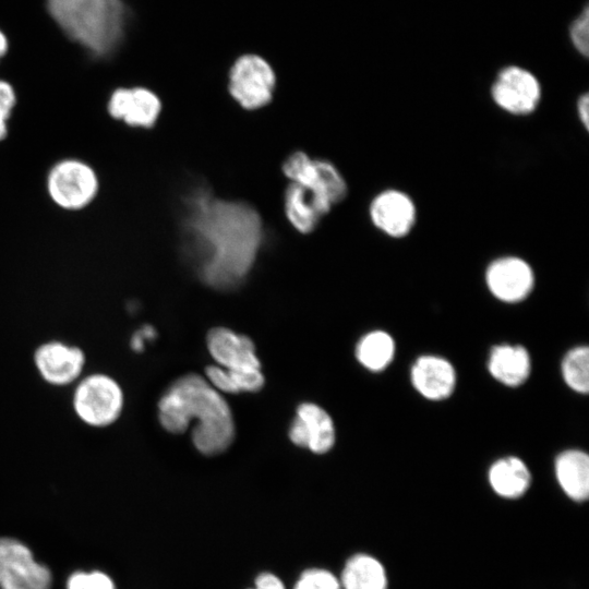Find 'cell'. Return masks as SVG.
<instances>
[{
  "label": "cell",
  "instance_id": "1",
  "mask_svg": "<svg viewBox=\"0 0 589 589\" xmlns=\"http://www.w3.org/2000/svg\"><path fill=\"white\" fill-rule=\"evenodd\" d=\"M183 233L197 274L208 286L230 289L252 268L263 239L262 220L249 204L201 188L184 202Z\"/></svg>",
  "mask_w": 589,
  "mask_h": 589
},
{
  "label": "cell",
  "instance_id": "2",
  "mask_svg": "<svg viewBox=\"0 0 589 589\" xmlns=\"http://www.w3.org/2000/svg\"><path fill=\"white\" fill-rule=\"evenodd\" d=\"M160 425L170 433H183L194 421L192 442L205 456L224 453L235 437L231 409L211 383L195 373L173 381L157 404Z\"/></svg>",
  "mask_w": 589,
  "mask_h": 589
},
{
  "label": "cell",
  "instance_id": "3",
  "mask_svg": "<svg viewBox=\"0 0 589 589\" xmlns=\"http://www.w3.org/2000/svg\"><path fill=\"white\" fill-rule=\"evenodd\" d=\"M48 14L72 41L95 57H108L122 41L127 8L122 0H45Z\"/></svg>",
  "mask_w": 589,
  "mask_h": 589
},
{
  "label": "cell",
  "instance_id": "4",
  "mask_svg": "<svg viewBox=\"0 0 589 589\" xmlns=\"http://www.w3.org/2000/svg\"><path fill=\"white\" fill-rule=\"evenodd\" d=\"M72 408L82 423L94 429L108 428L122 414L124 393L119 382L109 374H87L75 383Z\"/></svg>",
  "mask_w": 589,
  "mask_h": 589
},
{
  "label": "cell",
  "instance_id": "5",
  "mask_svg": "<svg viewBox=\"0 0 589 589\" xmlns=\"http://www.w3.org/2000/svg\"><path fill=\"white\" fill-rule=\"evenodd\" d=\"M276 84L269 63L257 55H243L229 73V93L243 108L253 110L266 106L273 98Z\"/></svg>",
  "mask_w": 589,
  "mask_h": 589
},
{
  "label": "cell",
  "instance_id": "6",
  "mask_svg": "<svg viewBox=\"0 0 589 589\" xmlns=\"http://www.w3.org/2000/svg\"><path fill=\"white\" fill-rule=\"evenodd\" d=\"M49 568L21 541L0 538V589H50Z\"/></svg>",
  "mask_w": 589,
  "mask_h": 589
},
{
  "label": "cell",
  "instance_id": "7",
  "mask_svg": "<svg viewBox=\"0 0 589 589\" xmlns=\"http://www.w3.org/2000/svg\"><path fill=\"white\" fill-rule=\"evenodd\" d=\"M47 182L50 197L65 209L83 208L92 202L98 190L94 170L75 159L62 160L55 165Z\"/></svg>",
  "mask_w": 589,
  "mask_h": 589
},
{
  "label": "cell",
  "instance_id": "8",
  "mask_svg": "<svg viewBox=\"0 0 589 589\" xmlns=\"http://www.w3.org/2000/svg\"><path fill=\"white\" fill-rule=\"evenodd\" d=\"M33 362L44 382L53 387H64L82 377L86 357L75 345L48 340L36 347Z\"/></svg>",
  "mask_w": 589,
  "mask_h": 589
},
{
  "label": "cell",
  "instance_id": "9",
  "mask_svg": "<svg viewBox=\"0 0 589 589\" xmlns=\"http://www.w3.org/2000/svg\"><path fill=\"white\" fill-rule=\"evenodd\" d=\"M283 171L291 182L322 192L333 204L344 200L347 194L346 181L332 163L313 159L303 152L289 155L284 161Z\"/></svg>",
  "mask_w": 589,
  "mask_h": 589
},
{
  "label": "cell",
  "instance_id": "10",
  "mask_svg": "<svg viewBox=\"0 0 589 589\" xmlns=\"http://www.w3.org/2000/svg\"><path fill=\"white\" fill-rule=\"evenodd\" d=\"M495 104L513 115L533 111L541 97L538 79L528 70L509 65L497 74L491 89Z\"/></svg>",
  "mask_w": 589,
  "mask_h": 589
},
{
  "label": "cell",
  "instance_id": "11",
  "mask_svg": "<svg viewBox=\"0 0 589 589\" xmlns=\"http://www.w3.org/2000/svg\"><path fill=\"white\" fill-rule=\"evenodd\" d=\"M288 435L292 444L316 455L329 452L336 440L333 419L325 409L313 402L298 406Z\"/></svg>",
  "mask_w": 589,
  "mask_h": 589
},
{
  "label": "cell",
  "instance_id": "12",
  "mask_svg": "<svg viewBox=\"0 0 589 589\" xmlns=\"http://www.w3.org/2000/svg\"><path fill=\"white\" fill-rule=\"evenodd\" d=\"M491 293L504 302H519L530 293L534 278L531 267L519 257L507 256L492 262L485 273Z\"/></svg>",
  "mask_w": 589,
  "mask_h": 589
},
{
  "label": "cell",
  "instance_id": "13",
  "mask_svg": "<svg viewBox=\"0 0 589 589\" xmlns=\"http://www.w3.org/2000/svg\"><path fill=\"white\" fill-rule=\"evenodd\" d=\"M211 357L217 365L228 370L261 369L253 341L227 327H214L206 336Z\"/></svg>",
  "mask_w": 589,
  "mask_h": 589
},
{
  "label": "cell",
  "instance_id": "14",
  "mask_svg": "<svg viewBox=\"0 0 589 589\" xmlns=\"http://www.w3.org/2000/svg\"><path fill=\"white\" fill-rule=\"evenodd\" d=\"M108 110L111 117L129 125L151 128L159 117L161 103L145 87H121L111 94Z\"/></svg>",
  "mask_w": 589,
  "mask_h": 589
},
{
  "label": "cell",
  "instance_id": "15",
  "mask_svg": "<svg viewBox=\"0 0 589 589\" xmlns=\"http://www.w3.org/2000/svg\"><path fill=\"white\" fill-rule=\"evenodd\" d=\"M333 205L322 192L296 182H291L285 191V214L302 233L313 231Z\"/></svg>",
  "mask_w": 589,
  "mask_h": 589
},
{
  "label": "cell",
  "instance_id": "16",
  "mask_svg": "<svg viewBox=\"0 0 589 589\" xmlns=\"http://www.w3.org/2000/svg\"><path fill=\"white\" fill-rule=\"evenodd\" d=\"M370 216L381 231L393 238H401L414 225L416 207L407 194L387 190L374 197L370 206Z\"/></svg>",
  "mask_w": 589,
  "mask_h": 589
},
{
  "label": "cell",
  "instance_id": "17",
  "mask_svg": "<svg viewBox=\"0 0 589 589\" xmlns=\"http://www.w3.org/2000/svg\"><path fill=\"white\" fill-rule=\"evenodd\" d=\"M410 376L416 390L430 400L449 397L456 384V373L450 362L436 356L418 358Z\"/></svg>",
  "mask_w": 589,
  "mask_h": 589
},
{
  "label": "cell",
  "instance_id": "18",
  "mask_svg": "<svg viewBox=\"0 0 589 589\" xmlns=\"http://www.w3.org/2000/svg\"><path fill=\"white\" fill-rule=\"evenodd\" d=\"M341 589H388V575L383 563L366 552L348 556L338 573Z\"/></svg>",
  "mask_w": 589,
  "mask_h": 589
},
{
  "label": "cell",
  "instance_id": "19",
  "mask_svg": "<svg viewBox=\"0 0 589 589\" xmlns=\"http://www.w3.org/2000/svg\"><path fill=\"white\" fill-rule=\"evenodd\" d=\"M555 477L564 494L581 503L589 496V457L585 452L568 449L555 459Z\"/></svg>",
  "mask_w": 589,
  "mask_h": 589
},
{
  "label": "cell",
  "instance_id": "20",
  "mask_svg": "<svg viewBox=\"0 0 589 589\" xmlns=\"http://www.w3.org/2000/svg\"><path fill=\"white\" fill-rule=\"evenodd\" d=\"M488 369L502 384L510 387L519 386L529 377L530 357L520 345H498L490 352Z\"/></svg>",
  "mask_w": 589,
  "mask_h": 589
},
{
  "label": "cell",
  "instance_id": "21",
  "mask_svg": "<svg viewBox=\"0 0 589 589\" xmlns=\"http://www.w3.org/2000/svg\"><path fill=\"white\" fill-rule=\"evenodd\" d=\"M488 480L496 495L505 500H517L529 490L531 473L521 459L508 456L491 465Z\"/></svg>",
  "mask_w": 589,
  "mask_h": 589
},
{
  "label": "cell",
  "instance_id": "22",
  "mask_svg": "<svg viewBox=\"0 0 589 589\" xmlns=\"http://www.w3.org/2000/svg\"><path fill=\"white\" fill-rule=\"evenodd\" d=\"M205 375L214 388L226 394L255 393L265 383L261 369L228 370L215 364L205 369Z\"/></svg>",
  "mask_w": 589,
  "mask_h": 589
},
{
  "label": "cell",
  "instance_id": "23",
  "mask_svg": "<svg viewBox=\"0 0 589 589\" xmlns=\"http://www.w3.org/2000/svg\"><path fill=\"white\" fill-rule=\"evenodd\" d=\"M394 352V340L383 330L365 334L356 347V357L360 364L373 372L384 370L390 363Z\"/></svg>",
  "mask_w": 589,
  "mask_h": 589
},
{
  "label": "cell",
  "instance_id": "24",
  "mask_svg": "<svg viewBox=\"0 0 589 589\" xmlns=\"http://www.w3.org/2000/svg\"><path fill=\"white\" fill-rule=\"evenodd\" d=\"M562 374L569 388L580 394L588 393L589 350L587 346L575 347L566 353L562 362Z\"/></svg>",
  "mask_w": 589,
  "mask_h": 589
},
{
  "label": "cell",
  "instance_id": "25",
  "mask_svg": "<svg viewBox=\"0 0 589 589\" xmlns=\"http://www.w3.org/2000/svg\"><path fill=\"white\" fill-rule=\"evenodd\" d=\"M291 589H341L338 574L323 566H308L299 572Z\"/></svg>",
  "mask_w": 589,
  "mask_h": 589
},
{
  "label": "cell",
  "instance_id": "26",
  "mask_svg": "<svg viewBox=\"0 0 589 589\" xmlns=\"http://www.w3.org/2000/svg\"><path fill=\"white\" fill-rule=\"evenodd\" d=\"M67 589H116L113 580L105 573L74 572L67 580Z\"/></svg>",
  "mask_w": 589,
  "mask_h": 589
},
{
  "label": "cell",
  "instance_id": "27",
  "mask_svg": "<svg viewBox=\"0 0 589 589\" xmlns=\"http://www.w3.org/2000/svg\"><path fill=\"white\" fill-rule=\"evenodd\" d=\"M568 36L573 47L582 57H588L589 53V9H584L570 22L568 27Z\"/></svg>",
  "mask_w": 589,
  "mask_h": 589
},
{
  "label": "cell",
  "instance_id": "28",
  "mask_svg": "<svg viewBox=\"0 0 589 589\" xmlns=\"http://www.w3.org/2000/svg\"><path fill=\"white\" fill-rule=\"evenodd\" d=\"M245 589H288V587L275 572L262 570L254 576L252 585Z\"/></svg>",
  "mask_w": 589,
  "mask_h": 589
},
{
  "label": "cell",
  "instance_id": "29",
  "mask_svg": "<svg viewBox=\"0 0 589 589\" xmlns=\"http://www.w3.org/2000/svg\"><path fill=\"white\" fill-rule=\"evenodd\" d=\"M15 93L12 85L0 80V117L8 120L15 104Z\"/></svg>",
  "mask_w": 589,
  "mask_h": 589
},
{
  "label": "cell",
  "instance_id": "30",
  "mask_svg": "<svg viewBox=\"0 0 589 589\" xmlns=\"http://www.w3.org/2000/svg\"><path fill=\"white\" fill-rule=\"evenodd\" d=\"M156 337L155 328L151 325H145L136 330L130 340V346L135 352L144 350L146 341H151Z\"/></svg>",
  "mask_w": 589,
  "mask_h": 589
},
{
  "label": "cell",
  "instance_id": "31",
  "mask_svg": "<svg viewBox=\"0 0 589 589\" xmlns=\"http://www.w3.org/2000/svg\"><path fill=\"white\" fill-rule=\"evenodd\" d=\"M577 111H578L579 119L582 122L584 127L586 129H588V125H589V97H588V94H584L578 99Z\"/></svg>",
  "mask_w": 589,
  "mask_h": 589
},
{
  "label": "cell",
  "instance_id": "32",
  "mask_svg": "<svg viewBox=\"0 0 589 589\" xmlns=\"http://www.w3.org/2000/svg\"><path fill=\"white\" fill-rule=\"evenodd\" d=\"M9 49V40L4 32L0 28V59L3 58Z\"/></svg>",
  "mask_w": 589,
  "mask_h": 589
},
{
  "label": "cell",
  "instance_id": "33",
  "mask_svg": "<svg viewBox=\"0 0 589 589\" xmlns=\"http://www.w3.org/2000/svg\"><path fill=\"white\" fill-rule=\"evenodd\" d=\"M7 135V120L0 117V141Z\"/></svg>",
  "mask_w": 589,
  "mask_h": 589
}]
</instances>
